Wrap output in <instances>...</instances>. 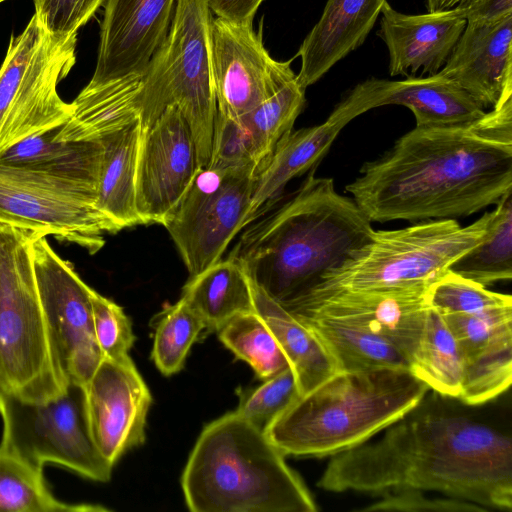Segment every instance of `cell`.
I'll list each match as a JSON object with an SVG mask.
<instances>
[{
    "label": "cell",
    "instance_id": "6da1fadb",
    "mask_svg": "<svg viewBox=\"0 0 512 512\" xmlns=\"http://www.w3.org/2000/svg\"><path fill=\"white\" fill-rule=\"evenodd\" d=\"M474 407L429 390L377 441L333 455L317 486L337 493L435 491L511 511V434Z\"/></svg>",
    "mask_w": 512,
    "mask_h": 512
},
{
    "label": "cell",
    "instance_id": "7a4b0ae2",
    "mask_svg": "<svg viewBox=\"0 0 512 512\" xmlns=\"http://www.w3.org/2000/svg\"><path fill=\"white\" fill-rule=\"evenodd\" d=\"M345 190L371 222L469 216L512 191V143L471 124L415 126Z\"/></svg>",
    "mask_w": 512,
    "mask_h": 512
},
{
    "label": "cell",
    "instance_id": "3957f363",
    "mask_svg": "<svg viewBox=\"0 0 512 512\" xmlns=\"http://www.w3.org/2000/svg\"><path fill=\"white\" fill-rule=\"evenodd\" d=\"M314 170L288 200L248 228L229 254L252 285L286 311L374 232L355 201Z\"/></svg>",
    "mask_w": 512,
    "mask_h": 512
},
{
    "label": "cell",
    "instance_id": "277c9868",
    "mask_svg": "<svg viewBox=\"0 0 512 512\" xmlns=\"http://www.w3.org/2000/svg\"><path fill=\"white\" fill-rule=\"evenodd\" d=\"M264 430L236 411L207 424L181 477L193 512H316L301 477Z\"/></svg>",
    "mask_w": 512,
    "mask_h": 512
},
{
    "label": "cell",
    "instance_id": "5b68a950",
    "mask_svg": "<svg viewBox=\"0 0 512 512\" xmlns=\"http://www.w3.org/2000/svg\"><path fill=\"white\" fill-rule=\"evenodd\" d=\"M429 390L408 369L337 371L296 396L264 432L285 456H333L385 430Z\"/></svg>",
    "mask_w": 512,
    "mask_h": 512
},
{
    "label": "cell",
    "instance_id": "8992f818",
    "mask_svg": "<svg viewBox=\"0 0 512 512\" xmlns=\"http://www.w3.org/2000/svg\"><path fill=\"white\" fill-rule=\"evenodd\" d=\"M38 235L0 222V384L30 402L53 399L68 385L53 355L38 293L32 254Z\"/></svg>",
    "mask_w": 512,
    "mask_h": 512
},
{
    "label": "cell",
    "instance_id": "52a82bcc",
    "mask_svg": "<svg viewBox=\"0 0 512 512\" xmlns=\"http://www.w3.org/2000/svg\"><path fill=\"white\" fill-rule=\"evenodd\" d=\"M209 0H177L168 33L153 54L139 95L142 130L177 106L194 139L199 167L210 158L217 102Z\"/></svg>",
    "mask_w": 512,
    "mask_h": 512
},
{
    "label": "cell",
    "instance_id": "ba28073f",
    "mask_svg": "<svg viewBox=\"0 0 512 512\" xmlns=\"http://www.w3.org/2000/svg\"><path fill=\"white\" fill-rule=\"evenodd\" d=\"M490 220L491 212H486L464 227L454 219H437L396 230H374L367 244L326 272L288 312L313 297L340 290L430 286L482 240Z\"/></svg>",
    "mask_w": 512,
    "mask_h": 512
},
{
    "label": "cell",
    "instance_id": "9c48e42d",
    "mask_svg": "<svg viewBox=\"0 0 512 512\" xmlns=\"http://www.w3.org/2000/svg\"><path fill=\"white\" fill-rule=\"evenodd\" d=\"M76 42L77 34L49 32L36 13L11 35L0 67V155L68 121L72 105L57 86L75 64Z\"/></svg>",
    "mask_w": 512,
    "mask_h": 512
},
{
    "label": "cell",
    "instance_id": "30bf717a",
    "mask_svg": "<svg viewBox=\"0 0 512 512\" xmlns=\"http://www.w3.org/2000/svg\"><path fill=\"white\" fill-rule=\"evenodd\" d=\"M1 443L42 467L53 464L97 482L111 478V465L91 436L84 386L69 383L59 396L45 402L21 400L6 393L0 411Z\"/></svg>",
    "mask_w": 512,
    "mask_h": 512
},
{
    "label": "cell",
    "instance_id": "8fae6325",
    "mask_svg": "<svg viewBox=\"0 0 512 512\" xmlns=\"http://www.w3.org/2000/svg\"><path fill=\"white\" fill-rule=\"evenodd\" d=\"M257 177L253 169L198 168L188 190L163 225L190 276L220 260L238 231L249 223Z\"/></svg>",
    "mask_w": 512,
    "mask_h": 512
},
{
    "label": "cell",
    "instance_id": "7c38bea8",
    "mask_svg": "<svg viewBox=\"0 0 512 512\" xmlns=\"http://www.w3.org/2000/svg\"><path fill=\"white\" fill-rule=\"evenodd\" d=\"M96 202L94 187L0 166V222L95 254L116 233Z\"/></svg>",
    "mask_w": 512,
    "mask_h": 512
},
{
    "label": "cell",
    "instance_id": "4fadbf2b",
    "mask_svg": "<svg viewBox=\"0 0 512 512\" xmlns=\"http://www.w3.org/2000/svg\"><path fill=\"white\" fill-rule=\"evenodd\" d=\"M38 293L57 366L66 382L84 386L103 359L97 345L91 290L72 263L38 235L32 245Z\"/></svg>",
    "mask_w": 512,
    "mask_h": 512
},
{
    "label": "cell",
    "instance_id": "5bb4252c",
    "mask_svg": "<svg viewBox=\"0 0 512 512\" xmlns=\"http://www.w3.org/2000/svg\"><path fill=\"white\" fill-rule=\"evenodd\" d=\"M198 168L188 122L177 106H169L141 134L135 190L142 224L164 225Z\"/></svg>",
    "mask_w": 512,
    "mask_h": 512
},
{
    "label": "cell",
    "instance_id": "9a60e30c",
    "mask_svg": "<svg viewBox=\"0 0 512 512\" xmlns=\"http://www.w3.org/2000/svg\"><path fill=\"white\" fill-rule=\"evenodd\" d=\"M211 51L217 111L233 118L262 103L293 72L291 61L269 55L253 24L213 18Z\"/></svg>",
    "mask_w": 512,
    "mask_h": 512
},
{
    "label": "cell",
    "instance_id": "2e32d148",
    "mask_svg": "<svg viewBox=\"0 0 512 512\" xmlns=\"http://www.w3.org/2000/svg\"><path fill=\"white\" fill-rule=\"evenodd\" d=\"M93 441L111 464L145 441L152 396L129 355L103 358L84 385Z\"/></svg>",
    "mask_w": 512,
    "mask_h": 512
},
{
    "label": "cell",
    "instance_id": "e0dca14e",
    "mask_svg": "<svg viewBox=\"0 0 512 512\" xmlns=\"http://www.w3.org/2000/svg\"><path fill=\"white\" fill-rule=\"evenodd\" d=\"M428 287L340 290L313 297L291 314L326 317L365 329L389 341L410 363L430 309Z\"/></svg>",
    "mask_w": 512,
    "mask_h": 512
},
{
    "label": "cell",
    "instance_id": "ac0fdd59",
    "mask_svg": "<svg viewBox=\"0 0 512 512\" xmlns=\"http://www.w3.org/2000/svg\"><path fill=\"white\" fill-rule=\"evenodd\" d=\"M385 105L409 108L416 127L466 126L485 113L458 84L437 73L397 81L369 78L354 86L327 120L345 127L357 116Z\"/></svg>",
    "mask_w": 512,
    "mask_h": 512
},
{
    "label": "cell",
    "instance_id": "d6986e66",
    "mask_svg": "<svg viewBox=\"0 0 512 512\" xmlns=\"http://www.w3.org/2000/svg\"><path fill=\"white\" fill-rule=\"evenodd\" d=\"M177 0H105L94 74L89 84L144 75L164 41Z\"/></svg>",
    "mask_w": 512,
    "mask_h": 512
},
{
    "label": "cell",
    "instance_id": "ffe728a7",
    "mask_svg": "<svg viewBox=\"0 0 512 512\" xmlns=\"http://www.w3.org/2000/svg\"><path fill=\"white\" fill-rule=\"evenodd\" d=\"M463 362L459 400L483 405L506 392L512 381V305L474 314H440Z\"/></svg>",
    "mask_w": 512,
    "mask_h": 512
},
{
    "label": "cell",
    "instance_id": "44dd1931",
    "mask_svg": "<svg viewBox=\"0 0 512 512\" xmlns=\"http://www.w3.org/2000/svg\"><path fill=\"white\" fill-rule=\"evenodd\" d=\"M378 36L389 52L391 76L435 75L445 65L466 26L456 7L426 14H404L386 1Z\"/></svg>",
    "mask_w": 512,
    "mask_h": 512
},
{
    "label": "cell",
    "instance_id": "7402d4cb",
    "mask_svg": "<svg viewBox=\"0 0 512 512\" xmlns=\"http://www.w3.org/2000/svg\"><path fill=\"white\" fill-rule=\"evenodd\" d=\"M438 73L483 109L494 107L512 92V15L490 24L466 25Z\"/></svg>",
    "mask_w": 512,
    "mask_h": 512
},
{
    "label": "cell",
    "instance_id": "603a6c76",
    "mask_svg": "<svg viewBox=\"0 0 512 512\" xmlns=\"http://www.w3.org/2000/svg\"><path fill=\"white\" fill-rule=\"evenodd\" d=\"M386 0H327L324 10L303 40L298 82L305 89L337 62L361 46Z\"/></svg>",
    "mask_w": 512,
    "mask_h": 512
},
{
    "label": "cell",
    "instance_id": "cb8c5ba5",
    "mask_svg": "<svg viewBox=\"0 0 512 512\" xmlns=\"http://www.w3.org/2000/svg\"><path fill=\"white\" fill-rule=\"evenodd\" d=\"M57 128L30 136L0 155V166L24 170L98 190L100 140H60Z\"/></svg>",
    "mask_w": 512,
    "mask_h": 512
},
{
    "label": "cell",
    "instance_id": "d4e9b609",
    "mask_svg": "<svg viewBox=\"0 0 512 512\" xmlns=\"http://www.w3.org/2000/svg\"><path fill=\"white\" fill-rule=\"evenodd\" d=\"M141 134L140 119H136L99 139L103 157L96 205L116 233L142 225L135 190Z\"/></svg>",
    "mask_w": 512,
    "mask_h": 512
},
{
    "label": "cell",
    "instance_id": "484cf974",
    "mask_svg": "<svg viewBox=\"0 0 512 512\" xmlns=\"http://www.w3.org/2000/svg\"><path fill=\"white\" fill-rule=\"evenodd\" d=\"M343 128L326 119L319 125L292 129L285 134L257 177L249 222L264 205L282 192L291 179L314 169Z\"/></svg>",
    "mask_w": 512,
    "mask_h": 512
},
{
    "label": "cell",
    "instance_id": "4316f807",
    "mask_svg": "<svg viewBox=\"0 0 512 512\" xmlns=\"http://www.w3.org/2000/svg\"><path fill=\"white\" fill-rule=\"evenodd\" d=\"M252 288L255 311L267 323L286 355L295 375L298 396L336 373V364L316 333L255 286Z\"/></svg>",
    "mask_w": 512,
    "mask_h": 512
},
{
    "label": "cell",
    "instance_id": "83f0119b",
    "mask_svg": "<svg viewBox=\"0 0 512 512\" xmlns=\"http://www.w3.org/2000/svg\"><path fill=\"white\" fill-rule=\"evenodd\" d=\"M181 299L202 319L205 329L213 331L233 316L255 310L251 281L231 256L191 276Z\"/></svg>",
    "mask_w": 512,
    "mask_h": 512
},
{
    "label": "cell",
    "instance_id": "f1b7e54d",
    "mask_svg": "<svg viewBox=\"0 0 512 512\" xmlns=\"http://www.w3.org/2000/svg\"><path fill=\"white\" fill-rule=\"evenodd\" d=\"M297 317L323 342L336 364L337 371L378 368L410 370L408 359L389 341L372 332L326 317Z\"/></svg>",
    "mask_w": 512,
    "mask_h": 512
},
{
    "label": "cell",
    "instance_id": "f546056e",
    "mask_svg": "<svg viewBox=\"0 0 512 512\" xmlns=\"http://www.w3.org/2000/svg\"><path fill=\"white\" fill-rule=\"evenodd\" d=\"M95 511L107 509L57 499L46 484L42 467L30 463L0 443V512Z\"/></svg>",
    "mask_w": 512,
    "mask_h": 512
},
{
    "label": "cell",
    "instance_id": "4dcf8cb0",
    "mask_svg": "<svg viewBox=\"0 0 512 512\" xmlns=\"http://www.w3.org/2000/svg\"><path fill=\"white\" fill-rule=\"evenodd\" d=\"M449 270L483 286L512 278V191L491 211L482 240L449 267Z\"/></svg>",
    "mask_w": 512,
    "mask_h": 512
},
{
    "label": "cell",
    "instance_id": "1f68e13d",
    "mask_svg": "<svg viewBox=\"0 0 512 512\" xmlns=\"http://www.w3.org/2000/svg\"><path fill=\"white\" fill-rule=\"evenodd\" d=\"M410 371L430 390L459 398L463 362L451 331L442 316L430 308L419 346L410 361Z\"/></svg>",
    "mask_w": 512,
    "mask_h": 512
},
{
    "label": "cell",
    "instance_id": "d6a6232c",
    "mask_svg": "<svg viewBox=\"0 0 512 512\" xmlns=\"http://www.w3.org/2000/svg\"><path fill=\"white\" fill-rule=\"evenodd\" d=\"M305 90L293 71L262 103L236 118L252 139L261 171L279 140L293 129L305 105Z\"/></svg>",
    "mask_w": 512,
    "mask_h": 512
},
{
    "label": "cell",
    "instance_id": "836d02e7",
    "mask_svg": "<svg viewBox=\"0 0 512 512\" xmlns=\"http://www.w3.org/2000/svg\"><path fill=\"white\" fill-rule=\"evenodd\" d=\"M217 331L221 342L247 362L261 379L290 367L273 332L255 310L233 316Z\"/></svg>",
    "mask_w": 512,
    "mask_h": 512
},
{
    "label": "cell",
    "instance_id": "e575fe53",
    "mask_svg": "<svg viewBox=\"0 0 512 512\" xmlns=\"http://www.w3.org/2000/svg\"><path fill=\"white\" fill-rule=\"evenodd\" d=\"M154 322L151 358L162 374H175L183 368L190 348L205 329L204 322L181 298L166 306Z\"/></svg>",
    "mask_w": 512,
    "mask_h": 512
},
{
    "label": "cell",
    "instance_id": "d590c367",
    "mask_svg": "<svg viewBox=\"0 0 512 512\" xmlns=\"http://www.w3.org/2000/svg\"><path fill=\"white\" fill-rule=\"evenodd\" d=\"M426 300L439 314H474L512 305L509 294L490 291L450 270L428 287Z\"/></svg>",
    "mask_w": 512,
    "mask_h": 512
},
{
    "label": "cell",
    "instance_id": "8d00e7d4",
    "mask_svg": "<svg viewBox=\"0 0 512 512\" xmlns=\"http://www.w3.org/2000/svg\"><path fill=\"white\" fill-rule=\"evenodd\" d=\"M205 167L213 170L253 169L259 175L261 165L255 147L238 119L217 111L210 158Z\"/></svg>",
    "mask_w": 512,
    "mask_h": 512
},
{
    "label": "cell",
    "instance_id": "74e56055",
    "mask_svg": "<svg viewBox=\"0 0 512 512\" xmlns=\"http://www.w3.org/2000/svg\"><path fill=\"white\" fill-rule=\"evenodd\" d=\"M298 396L295 375L288 367L265 379L259 387L242 392L238 414L262 430Z\"/></svg>",
    "mask_w": 512,
    "mask_h": 512
},
{
    "label": "cell",
    "instance_id": "f35d334b",
    "mask_svg": "<svg viewBox=\"0 0 512 512\" xmlns=\"http://www.w3.org/2000/svg\"><path fill=\"white\" fill-rule=\"evenodd\" d=\"M91 304L95 339L103 358L127 356L135 336L123 308L94 289L91 290Z\"/></svg>",
    "mask_w": 512,
    "mask_h": 512
},
{
    "label": "cell",
    "instance_id": "ab89813d",
    "mask_svg": "<svg viewBox=\"0 0 512 512\" xmlns=\"http://www.w3.org/2000/svg\"><path fill=\"white\" fill-rule=\"evenodd\" d=\"M361 512L403 511V512H487L475 503L453 497H428L416 489L393 490L382 493L377 501L358 508Z\"/></svg>",
    "mask_w": 512,
    "mask_h": 512
},
{
    "label": "cell",
    "instance_id": "60d3db41",
    "mask_svg": "<svg viewBox=\"0 0 512 512\" xmlns=\"http://www.w3.org/2000/svg\"><path fill=\"white\" fill-rule=\"evenodd\" d=\"M35 13L46 29L55 35L77 34L80 26V0H34Z\"/></svg>",
    "mask_w": 512,
    "mask_h": 512
},
{
    "label": "cell",
    "instance_id": "b9f144b4",
    "mask_svg": "<svg viewBox=\"0 0 512 512\" xmlns=\"http://www.w3.org/2000/svg\"><path fill=\"white\" fill-rule=\"evenodd\" d=\"M471 126L487 138L512 143V92L504 95L490 112H485Z\"/></svg>",
    "mask_w": 512,
    "mask_h": 512
},
{
    "label": "cell",
    "instance_id": "7bdbcfd3",
    "mask_svg": "<svg viewBox=\"0 0 512 512\" xmlns=\"http://www.w3.org/2000/svg\"><path fill=\"white\" fill-rule=\"evenodd\" d=\"M466 25H484L512 15V0H461L455 6Z\"/></svg>",
    "mask_w": 512,
    "mask_h": 512
},
{
    "label": "cell",
    "instance_id": "ee69618b",
    "mask_svg": "<svg viewBox=\"0 0 512 512\" xmlns=\"http://www.w3.org/2000/svg\"><path fill=\"white\" fill-rule=\"evenodd\" d=\"M263 0H209L217 17L240 24H253L255 14Z\"/></svg>",
    "mask_w": 512,
    "mask_h": 512
},
{
    "label": "cell",
    "instance_id": "f6af8a7d",
    "mask_svg": "<svg viewBox=\"0 0 512 512\" xmlns=\"http://www.w3.org/2000/svg\"><path fill=\"white\" fill-rule=\"evenodd\" d=\"M105 0H80V26H84Z\"/></svg>",
    "mask_w": 512,
    "mask_h": 512
},
{
    "label": "cell",
    "instance_id": "bcb514c9",
    "mask_svg": "<svg viewBox=\"0 0 512 512\" xmlns=\"http://www.w3.org/2000/svg\"><path fill=\"white\" fill-rule=\"evenodd\" d=\"M461 0H426L428 12L441 11L455 7Z\"/></svg>",
    "mask_w": 512,
    "mask_h": 512
},
{
    "label": "cell",
    "instance_id": "7dc6e473",
    "mask_svg": "<svg viewBox=\"0 0 512 512\" xmlns=\"http://www.w3.org/2000/svg\"><path fill=\"white\" fill-rule=\"evenodd\" d=\"M5 394H6L5 390L3 389V387L0 384V411H1V408L3 405V400H4Z\"/></svg>",
    "mask_w": 512,
    "mask_h": 512
},
{
    "label": "cell",
    "instance_id": "c3c4849f",
    "mask_svg": "<svg viewBox=\"0 0 512 512\" xmlns=\"http://www.w3.org/2000/svg\"><path fill=\"white\" fill-rule=\"evenodd\" d=\"M4 1H6V0H0V3H1V2H4Z\"/></svg>",
    "mask_w": 512,
    "mask_h": 512
}]
</instances>
